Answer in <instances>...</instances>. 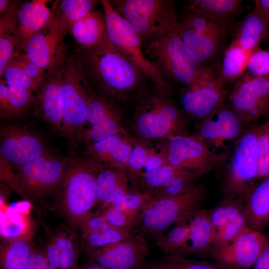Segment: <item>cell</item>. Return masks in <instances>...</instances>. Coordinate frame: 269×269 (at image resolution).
<instances>
[{
  "instance_id": "cell-21",
  "label": "cell",
  "mask_w": 269,
  "mask_h": 269,
  "mask_svg": "<svg viewBox=\"0 0 269 269\" xmlns=\"http://www.w3.org/2000/svg\"><path fill=\"white\" fill-rule=\"evenodd\" d=\"M62 65L46 71L37 92L44 117L58 130L62 123Z\"/></svg>"
},
{
  "instance_id": "cell-14",
  "label": "cell",
  "mask_w": 269,
  "mask_h": 269,
  "mask_svg": "<svg viewBox=\"0 0 269 269\" xmlns=\"http://www.w3.org/2000/svg\"><path fill=\"white\" fill-rule=\"evenodd\" d=\"M149 248L144 237L132 236L104 248L87 252L90 261L107 269H141Z\"/></svg>"
},
{
  "instance_id": "cell-26",
  "label": "cell",
  "mask_w": 269,
  "mask_h": 269,
  "mask_svg": "<svg viewBox=\"0 0 269 269\" xmlns=\"http://www.w3.org/2000/svg\"><path fill=\"white\" fill-rule=\"evenodd\" d=\"M269 31V18L254 11L240 23L233 42L249 52H253Z\"/></svg>"
},
{
  "instance_id": "cell-36",
  "label": "cell",
  "mask_w": 269,
  "mask_h": 269,
  "mask_svg": "<svg viewBox=\"0 0 269 269\" xmlns=\"http://www.w3.org/2000/svg\"><path fill=\"white\" fill-rule=\"evenodd\" d=\"M186 11L182 19L178 21L193 30L207 34L226 36L230 29L231 22Z\"/></svg>"
},
{
  "instance_id": "cell-25",
  "label": "cell",
  "mask_w": 269,
  "mask_h": 269,
  "mask_svg": "<svg viewBox=\"0 0 269 269\" xmlns=\"http://www.w3.org/2000/svg\"><path fill=\"white\" fill-rule=\"evenodd\" d=\"M72 34L82 48H89L107 40L104 13L93 11L77 21L72 26Z\"/></svg>"
},
{
  "instance_id": "cell-2",
  "label": "cell",
  "mask_w": 269,
  "mask_h": 269,
  "mask_svg": "<svg viewBox=\"0 0 269 269\" xmlns=\"http://www.w3.org/2000/svg\"><path fill=\"white\" fill-rule=\"evenodd\" d=\"M143 50L147 59L169 84L175 83L186 86L208 84L216 79L212 70L200 66L192 58L177 32L176 27L144 47Z\"/></svg>"
},
{
  "instance_id": "cell-40",
  "label": "cell",
  "mask_w": 269,
  "mask_h": 269,
  "mask_svg": "<svg viewBox=\"0 0 269 269\" xmlns=\"http://www.w3.org/2000/svg\"><path fill=\"white\" fill-rule=\"evenodd\" d=\"M246 225L244 212L216 232L212 250L221 248L229 244Z\"/></svg>"
},
{
  "instance_id": "cell-7",
  "label": "cell",
  "mask_w": 269,
  "mask_h": 269,
  "mask_svg": "<svg viewBox=\"0 0 269 269\" xmlns=\"http://www.w3.org/2000/svg\"><path fill=\"white\" fill-rule=\"evenodd\" d=\"M62 123L61 131L66 137H78L86 122L91 96L89 84L79 59L66 57L62 65Z\"/></svg>"
},
{
  "instance_id": "cell-46",
  "label": "cell",
  "mask_w": 269,
  "mask_h": 269,
  "mask_svg": "<svg viewBox=\"0 0 269 269\" xmlns=\"http://www.w3.org/2000/svg\"><path fill=\"white\" fill-rule=\"evenodd\" d=\"M5 81L32 92H38L36 84L18 66L8 62L3 74Z\"/></svg>"
},
{
  "instance_id": "cell-13",
  "label": "cell",
  "mask_w": 269,
  "mask_h": 269,
  "mask_svg": "<svg viewBox=\"0 0 269 269\" xmlns=\"http://www.w3.org/2000/svg\"><path fill=\"white\" fill-rule=\"evenodd\" d=\"M269 240L247 225L228 245L211 250L221 269H248L254 266Z\"/></svg>"
},
{
  "instance_id": "cell-45",
  "label": "cell",
  "mask_w": 269,
  "mask_h": 269,
  "mask_svg": "<svg viewBox=\"0 0 269 269\" xmlns=\"http://www.w3.org/2000/svg\"><path fill=\"white\" fill-rule=\"evenodd\" d=\"M9 62L19 67L39 88L44 79L46 70L32 63L22 52L15 51Z\"/></svg>"
},
{
  "instance_id": "cell-9",
  "label": "cell",
  "mask_w": 269,
  "mask_h": 269,
  "mask_svg": "<svg viewBox=\"0 0 269 269\" xmlns=\"http://www.w3.org/2000/svg\"><path fill=\"white\" fill-rule=\"evenodd\" d=\"M99 172L84 162L72 163L59 187L62 209L74 226H77L79 220L97 204Z\"/></svg>"
},
{
  "instance_id": "cell-44",
  "label": "cell",
  "mask_w": 269,
  "mask_h": 269,
  "mask_svg": "<svg viewBox=\"0 0 269 269\" xmlns=\"http://www.w3.org/2000/svg\"><path fill=\"white\" fill-rule=\"evenodd\" d=\"M150 201V197L146 194L128 192L112 203L102 205V208L114 207L127 210L138 214L142 211Z\"/></svg>"
},
{
  "instance_id": "cell-22",
  "label": "cell",
  "mask_w": 269,
  "mask_h": 269,
  "mask_svg": "<svg viewBox=\"0 0 269 269\" xmlns=\"http://www.w3.org/2000/svg\"><path fill=\"white\" fill-rule=\"evenodd\" d=\"M187 239L177 253L173 256L187 258L211 251L215 231L210 218V210L201 209L189 219Z\"/></svg>"
},
{
  "instance_id": "cell-15",
  "label": "cell",
  "mask_w": 269,
  "mask_h": 269,
  "mask_svg": "<svg viewBox=\"0 0 269 269\" xmlns=\"http://www.w3.org/2000/svg\"><path fill=\"white\" fill-rule=\"evenodd\" d=\"M54 3L52 16L49 21L29 41L23 53L37 66L48 71L61 66L66 56V46L58 35L56 9Z\"/></svg>"
},
{
  "instance_id": "cell-3",
  "label": "cell",
  "mask_w": 269,
  "mask_h": 269,
  "mask_svg": "<svg viewBox=\"0 0 269 269\" xmlns=\"http://www.w3.org/2000/svg\"><path fill=\"white\" fill-rule=\"evenodd\" d=\"M205 195V186L198 184L184 193L150 201L138 214L134 230L144 238H155L173 224L188 221L202 209Z\"/></svg>"
},
{
  "instance_id": "cell-33",
  "label": "cell",
  "mask_w": 269,
  "mask_h": 269,
  "mask_svg": "<svg viewBox=\"0 0 269 269\" xmlns=\"http://www.w3.org/2000/svg\"><path fill=\"white\" fill-rule=\"evenodd\" d=\"M240 0H193L187 2L186 9L204 15L230 22L240 11Z\"/></svg>"
},
{
  "instance_id": "cell-30",
  "label": "cell",
  "mask_w": 269,
  "mask_h": 269,
  "mask_svg": "<svg viewBox=\"0 0 269 269\" xmlns=\"http://www.w3.org/2000/svg\"><path fill=\"white\" fill-rule=\"evenodd\" d=\"M33 92L5 81L0 82V114L11 119L22 114L31 104Z\"/></svg>"
},
{
  "instance_id": "cell-38",
  "label": "cell",
  "mask_w": 269,
  "mask_h": 269,
  "mask_svg": "<svg viewBox=\"0 0 269 269\" xmlns=\"http://www.w3.org/2000/svg\"><path fill=\"white\" fill-rule=\"evenodd\" d=\"M188 221L177 223L168 232L155 237L156 245L165 256H174L185 244L189 232Z\"/></svg>"
},
{
  "instance_id": "cell-48",
  "label": "cell",
  "mask_w": 269,
  "mask_h": 269,
  "mask_svg": "<svg viewBox=\"0 0 269 269\" xmlns=\"http://www.w3.org/2000/svg\"><path fill=\"white\" fill-rule=\"evenodd\" d=\"M129 164L135 171L143 167L145 171L152 170L157 163L156 156L149 155L141 146L134 147L129 159Z\"/></svg>"
},
{
  "instance_id": "cell-11",
  "label": "cell",
  "mask_w": 269,
  "mask_h": 269,
  "mask_svg": "<svg viewBox=\"0 0 269 269\" xmlns=\"http://www.w3.org/2000/svg\"><path fill=\"white\" fill-rule=\"evenodd\" d=\"M227 101L228 106L245 124L259 120L269 109V76L241 77Z\"/></svg>"
},
{
  "instance_id": "cell-35",
  "label": "cell",
  "mask_w": 269,
  "mask_h": 269,
  "mask_svg": "<svg viewBox=\"0 0 269 269\" xmlns=\"http://www.w3.org/2000/svg\"><path fill=\"white\" fill-rule=\"evenodd\" d=\"M34 250L24 236L11 239L0 247V269H26Z\"/></svg>"
},
{
  "instance_id": "cell-12",
  "label": "cell",
  "mask_w": 269,
  "mask_h": 269,
  "mask_svg": "<svg viewBox=\"0 0 269 269\" xmlns=\"http://www.w3.org/2000/svg\"><path fill=\"white\" fill-rule=\"evenodd\" d=\"M245 125L236 113L224 104L202 120L198 138L214 152L227 156L233 144L246 130Z\"/></svg>"
},
{
  "instance_id": "cell-28",
  "label": "cell",
  "mask_w": 269,
  "mask_h": 269,
  "mask_svg": "<svg viewBox=\"0 0 269 269\" xmlns=\"http://www.w3.org/2000/svg\"><path fill=\"white\" fill-rule=\"evenodd\" d=\"M252 53L232 42L223 52L219 74L213 83L225 87L239 79L244 73Z\"/></svg>"
},
{
  "instance_id": "cell-10",
  "label": "cell",
  "mask_w": 269,
  "mask_h": 269,
  "mask_svg": "<svg viewBox=\"0 0 269 269\" xmlns=\"http://www.w3.org/2000/svg\"><path fill=\"white\" fill-rule=\"evenodd\" d=\"M226 157L213 151L198 138L177 135L168 142L169 165L199 177L221 166Z\"/></svg>"
},
{
  "instance_id": "cell-37",
  "label": "cell",
  "mask_w": 269,
  "mask_h": 269,
  "mask_svg": "<svg viewBox=\"0 0 269 269\" xmlns=\"http://www.w3.org/2000/svg\"><path fill=\"white\" fill-rule=\"evenodd\" d=\"M93 150L101 157L121 164L129 161L132 151L131 146L116 134L94 143Z\"/></svg>"
},
{
  "instance_id": "cell-18",
  "label": "cell",
  "mask_w": 269,
  "mask_h": 269,
  "mask_svg": "<svg viewBox=\"0 0 269 269\" xmlns=\"http://www.w3.org/2000/svg\"><path fill=\"white\" fill-rule=\"evenodd\" d=\"M77 226L81 230L86 252L119 242L134 234L115 228L101 215L90 212L79 220Z\"/></svg>"
},
{
  "instance_id": "cell-20",
  "label": "cell",
  "mask_w": 269,
  "mask_h": 269,
  "mask_svg": "<svg viewBox=\"0 0 269 269\" xmlns=\"http://www.w3.org/2000/svg\"><path fill=\"white\" fill-rule=\"evenodd\" d=\"M176 31L194 61L213 70L211 65L221 54L225 36L200 33L186 27L178 21Z\"/></svg>"
},
{
  "instance_id": "cell-19",
  "label": "cell",
  "mask_w": 269,
  "mask_h": 269,
  "mask_svg": "<svg viewBox=\"0 0 269 269\" xmlns=\"http://www.w3.org/2000/svg\"><path fill=\"white\" fill-rule=\"evenodd\" d=\"M47 0L26 1L19 5L17 13L16 52L24 50L30 39L50 20L54 5L47 6Z\"/></svg>"
},
{
  "instance_id": "cell-53",
  "label": "cell",
  "mask_w": 269,
  "mask_h": 269,
  "mask_svg": "<svg viewBox=\"0 0 269 269\" xmlns=\"http://www.w3.org/2000/svg\"><path fill=\"white\" fill-rule=\"evenodd\" d=\"M141 269H168L161 263L153 265L147 266L146 265Z\"/></svg>"
},
{
  "instance_id": "cell-27",
  "label": "cell",
  "mask_w": 269,
  "mask_h": 269,
  "mask_svg": "<svg viewBox=\"0 0 269 269\" xmlns=\"http://www.w3.org/2000/svg\"><path fill=\"white\" fill-rule=\"evenodd\" d=\"M86 121L92 125L90 136L95 143L115 134L118 131L108 106L97 97L91 96Z\"/></svg>"
},
{
  "instance_id": "cell-6",
  "label": "cell",
  "mask_w": 269,
  "mask_h": 269,
  "mask_svg": "<svg viewBox=\"0 0 269 269\" xmlns=\"http://www.w3.org/2000/svg\"><path fill=\"white\" fill-rule=\"evenodd\" d=\"M71 164L46 153L17 167L15 172L10 167L5 168L1 176L21 196L35 199L58 188Z\"/></svg>"
},
{
  "instance_id": "cell-23",
  "label": "cell",
  "mask_w": 269,
  "mask_h": 269,
  "mask_svg": "<svg viewBox=\"0 0 269 269\" xmlns=\"http://www.w3.org/2000/svg\"><path fill=\"white\" fill-rule=\"evenodd\" d=\"M179 117V111L173 105L166 100L155 98V108L139 116L136 129L144 137H161L169 131Z\"/></svg>"
},
{
  "instance_id": "cell-32",
  "label": "cell",
  "mask_w": 269,
  "mask_h": 269,
  "mask_svg": "<svg viewBox=\"0 0 269 269\" xmlns=\"http://www.w3.org/2000/svg\"><path fill=\"white\" fill-rule=\"evenodd\" d=\"M96 0H63L57 6L58 35L64 43L65 37L71 31L73 25L79 19L93 11Z\"/></svg>"
},
{
  "instance_id": "cell-4",
  "label": "cell",
  "mask_w": 269,
  "mask_h": 269,
  "mask_svg": "<svg viewBox=\"0 0 269 269\" xmlns=\"http://www.w3.org/2000/svg\"><path fill=\"white\" fill-rule=\"evenodd\" d=\"M115 10L126 20L145 47L157 40L177 23L171 0H111Z\"/></svg>"
},
{
  "instance_id": "cell-31",
  "label": "cell",
  "mask_w": 269,
  "mask_h": 269,
  "mask_svg": "<svg viewBox=\"0 0 269 269\" xmlns=\"http://www.w3.org/2000/svg\"><path fill=\"white\" fill-rule=\"evenodd\" d=\"M19 2H13L0 19V76L15 52L17 44V13Z\"/></svg>"
},
{
  "instance_id": "cell-49",
  "label": "cell",
  "mask_w": 269,
  "mask_h": 269,
  "mask_svg": "<svg viewBox=\"0 0 269 269\" xmlns=\"http://www.w3.org/2000/svg\"><path fill=\"white\" fill-rule=\"evenodd\" d=\"M26 269H55L49 263L44 251H33Z\"/></svg>"
},
{
  "instance_id": "cell-52",
  "label": "cell",
  "mask_w": 269,
  "mask_h": 269,
  "mask_svg": "<svg viewBox=\"0 0 269 269\" xmlns=\"http://www.w3.org/2000/svg\"><path fill=\"white\" fill-rule=\"evenodd\" d=\"M77 269H107L104 267H103L93 262L92 261H89L87 262L80 267H78Z\"/></svg>"
},
{
  "instance_id": "cell-54",
  "label": "cell",
  "mask_w": 269,
  "mask_h": 269,
  "mask_svg": "<svg viewBox=\"0 0 269 269\" xmlns=\"http://www.w3.org/2000/svg\"><path fill=\"white\" fill-rule=\"evenodd\" d=\"M9 1L8 0H0V12L1 13L6 10Z\"/></svg>"
},
{
  "instance_id": "cell-50",
  "label": "cell",
  "mask_w": 269,
  "mask_h": 269,
  "mask_svg": "<svg viewBox=\"0 0 269 269\" xmlns=\"http://www.w3.org/2000/svg\"><path fill=\"white\" fill-rule=\"evenodd\" d=\"M254 269H269V240L255 264Z\"/></svg>"
},
{
  "instance_id": "cell-43",
  "label": "cell",
  "mask_w": 269,
  "mask_h": 269,
  "mask_svg": "<svg viewBox=\"0 0 269 269\" xmlns=\"http://www.w3.org/2000/svg\"><path fill=\"white\" fill-rule=\"evenodd\" d=\"M243 74L241 77L269 76V51L258 48L253 51L249 57Z\"/></svg>"
},
{
  "instance_id": "cell-1",
  "label": "cell",
  "mask_w": 269,
  "mask_h": 269,
  "mask_svg": "<svg viewBox=\"0 0 269 269\" xmlns=\"http://www.w3.org/2000/svg\"><path fill=\"white\" fill-rule=\"evenodd\" d=\"M82 49V60L80 62L86 78L113 94H122L139 88L147 79L108 39Z\"/></svg>"
},
{
  "instance_id": "cell-34",
  "label": "cell",
  "mask_w": 269,
  "mask_h": 269,
  "mask_svg": "<svg viewBox=\"0 0 269 269\" xmlns=\"http://www.w3.org/2000/svg\"><path fill=\"white\" fill-rule=\"evenodd\" d=\"M127 178L121 173L106 169L99 171L96 179L97 203L109 204L128 192Z\"/></svg>"
},
{
  "instance_id": "cell-47",
  "label": "cell",
  "mask_w": 269,
  "mask_h": 269,
  "mask_svg": "<svg viewBox=\"0 0 269 269\" xmlns=\"http://www.w3.org/2000/svg\"><path fill=\"white\" fill-rule=\"evenodd\" d=\"M161 263L168 269H221L206 262L173 256H165Z\"/></svg>"
},
{
  "instance_id": "cell-16",
  "label": "cell",
  "mask_w": 269,
  "mask_h": 269,
  "mask_svg": "<svg viewBox=\"0 0 269 269\" xmlns=\"http://www.w3.org/2000/svg\"><path fill=\"white\" fill-rule=\"evenodd\" d=\"M43 142L36 134L17 126L0 130V158L20 166L46 153Z\"/></svg>"
},
{
  "instance_id": "cell-24",
  "label": "cell",
  "mask_w": 269,
  "mask_h": 269,
  "mask_svg": "<svg viewBox=\"0 0 269 269\" xmlns=\"http://www.w3.org/2000/svg\"><path fill=\"white\" fill-rule=\"evenodd\" d=\"M247 226L261 232L269 224V176L257 181L245 198Z\"/></svg>"
},
{
  "instance_id": "cell-29",
  "label": "cell",
  "mask_w": 269,
  "mask_h": 269,
  "mask_svg": "<svg viewBox=\"0 0 269 269\" xmlns=\"http://www.w3.org/2000/svg\"><path fill=\"white\" fill-rule=\"evenodd\" d=\"M55 269H77L78 250L74 240L66 233L57 235L44 251Z\"/></svg>"
},
{
  "instance_id": "cell-41",
  "label": "cell",
  "mask_w": 269,
  "mask_h": 269,
  "mask_svg": "<svg viewBox=\"0 0 269 269\" xmlns=\"http://www.w3.org/2000/svg\"><path fill=\"white\" fill-rule=\"evenodd\" d=\"M269 176V120L260 126L257 181Z\"/></svg>"
},
{
  "instance_id": "cell-17",
  "label": "cell",
  "mask_w": 269,
  "mask_h": 269,
  "mask_svg": "<svg viewBox=\"0 0 269 269\" xmlns=\"http://www.w3.org/2000/svg\"><path fill=\"white\" fill-rule=\"evenodd\" d=\"M226 99L224 87L213 83L197 84L187 86L182 96L181 104L186 112L203 120L222 107Z\"/></svg>"
},
{
  "instance_id": "cell-39",
  "label": "cell",
  "mask_w": 269,
  "mask_h": 269,
  "mask_svg": "<svg viewBox=\"0 0 269 269\" xmlns=\"http://www.w3.org/2000/svg\"><path fill=\"white\" fill-rule=\"evenodd\" d=\"M182 170L168 165H162L153 170L145 172L142 175V183L148 190L144 194L150 197L153 193L162 188Z\"/></svg>"
},
{
  "instance_id": "cell-5",
  "label": "cell",
  "mask_w": 269,
  "mask_h": 269,
  "mask_svg": "<svg viewBox=\"0 0 269 269\" xmlns=\"http://www.w3.org/2000/svg\"><path fill=\"white\" fill-rule=\"evenodd\" d=\"M260 127L247 129L233 144L222 164L224 197L245 199L257 181Z\"/></svg>"
},
{
  "instance_id": "cell-8",
  "label": "cell",
  "mask_w": 269,
  "mask_h": 269,
  "mask_svg": "<svg viewBox=\"0 0 269 269\" xmlns=\"http://www.w3.org/2000/svg\"><path fill=\"white\" fill-rule=\"evenodd\" d=\"M109 41L123 52L153 84L168 91L170 84L162 79L146 57L139 36L129 23L113 8L109 0H101Z\"/></svg>"
},
{
  "instance_id": "cell-55",
  "label": "cell",
  "mask_w": 269,
  "mask_h": 269,
  "mask_svg": "<svg viewBox=\"0 0 269 269\" xmlns=\"http://www.w3.org/2000/svg\"><path fill=\"white\" fill-rule=\"evenodd\" d=\"M268 37V38H269V31L267 35V36L266 37Z\"/></svg>"
},
{
  "instance_id": "cell-51",
  "label": "cell",
  "mask_w": 269,
  "mask_h": 269,
  "mask_svg": "<svg viewBox=\"0 0 269 269\" xmlns=\"http://www.w3.org/2000/svg\"><path fill=\"white\" fill-rule=\"evenodd\" d=\"M254 3V11L260 12L269 18V0H256Z\"/></svg>"
},
{
  "instance_id": "cell-42",
  "label": "cell",
  "mask_w": 269,
  "mask_h": 269,
  "mask_svg": "<svg viewBox=\"0 0 269 269\" xmlns=\"http://www.w3.org/2000/svg\"><path fill=\"white\" fill-rule=\"evenodd\" d=\"M101 215L112 226L133 232L138 213L127 210L106 207L103 208Z\"/></svg>"
}]
</instances>
